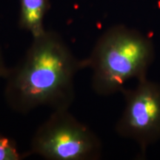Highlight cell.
<instances>
[{
    "mask_svg": "<svg viewBox=\"0 0 160 160\" xmlns=\"http://www.w3.org/2000/svg\"><path fill=\"white\" fill-rule=\"evenodd\" d=\"M85 69L57 32L33 37L21 61L10 68L5 99L11 109L26 113L42 106L69 109L75 98L76 74Z\"/></svg>",
    "mask_w": 160,
    "mask_h": 160,
    "instance_id": "cell-1",
    "label": "cell"
},
{
    "mask_svg": "<svg viewBox=\"0 0 160 160\" xmlns=\"http://www.w3.org/2000/svg\"><path fill=\"white\" fill-rule=\"evenodd\" d=\"M154 57L151 40L135 30L114 26L100 37L88 57L85 68L92 71L91 85L99 95L122 91L127 81L146 78Z\"/></svg>",
    "mask_w": 160,
    "mask_h": 160,
    "instance_id": "cell-2",
    "label": "cell"
},
{
    "mask_svg": "<svg viewBox=\"0 0 160 160\" xmlns=\"http://www.w3.org/2000/svg\"><path fill=\"white\" fill-rule=\"evenodd\" d=\"M49 160H93L101 154L99 138L70 113L55 110L38 128L28 155Z\"/></svg>",
    "mask_w": 160,
    "mask_h": 160,
    "instance_id": "cell-3",
    "label": "cell"
},
{
    "mask_svg": "<svg viewBox=\"0 0 160 160\" xmlns=\"http://www.w3.org/2000/svg\"><path fill=\"white\" fill-rule=\"evenodd\" d=\"M122 92L126 105L116 131L122 137L135 140L144 152L160 138V86L144 78L135 89Z\"/></svg>",
    "mask_w": 160,
    "mask_h": 160,
    "instance_id": "cell-4",
    "label": "cell"
},
{
    "mask_svg": "<svg viewBox=\"0 0 160 160\" xmlns=\"http://www.w3.org/2000/svg\"><path fill=\"white\" fill-rule=\"evenodd\" d=\"M19 26L29 32L32 37L42 35L46 30L44 28V19L48 9V0H19Z\"/></svg>",
    "mask_w": 160,
    "mask_h": 160,
    "instance_id": "cell-5",
    "label": "cell"
},
{
    "mask_svg": "<svg viewBox=\"0 0 160 160\" xmlns=\"http://www.w3.org/2000/svg\"><path fill=\"white\" fill-rule=\"evenodd\" d=\"M27 157L22 154L13 140L0 133V160H21Z\"/></svg>",
    "mask_w": 160,
    "mask_h": 160,
    "instance_id": "cell-6",
    "label": "cell"
},
{
    "mask_svg": "<svg viewBox=\"0 0 160 160\" xmlns=\"http://www.w3.org/2000/svg\"><path fill=\"white\" fill-rule=\"evenodd\" d=\"M10 68L6 65L2 51L0 48V79H5L8 74Z\"/></svg>",
    "mask_w": 160,
    "mask_h": 160,
    "instance_id": "cell-7",
    "label": "cell"
}]
</instances>
